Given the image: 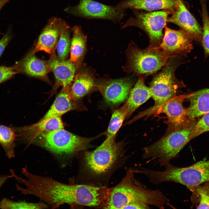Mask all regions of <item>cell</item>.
I'll return each instance as SVG.
<instances>
[{"mask_svg":"<svg viewBox=\"0 0 209 209\" xmlns=\"http://www.w3.org/2000/svg\"><path fill=\"white\" fill-rule=\"evenodd\" d=\"M21 172L26 178L16 174L14 177L25 187L16 184L17 190L25 195L37 197L52 208H58L64 204L72 207H93L98 201L99 191L95 186L62 183L50 177L34 174L29 171L27 167L22 169Z\"/></svg>","mask_w":209,"mask_h":209,"instance_id":"1","label":"cell"},{"mask_svg":"<svg viewBox=\"0 0 209 209\" xmlns=\"http://www.w3.org/2000/svg\"><path fill=\"white\" fill-rule=\"evenodd\" d=\"M134 170L127 169L125 176L117 185L111 188L108 198L102 208L123 209L132 203L152 205L161 209L165 206L175 208L169 199L158 190L149 189L134 177Z\"/></svg>","mask_w":209,"mask_h":209,"instance_id":"2","label":"cell"},{"mask_svg":"<svg viewBox=\"0 0 209 209\" xmlns=\"http://www.w3.org/2000/svg\"><path fill=\"white\" fill-rule=\"evenodd\" d=\"M116 136L106 137L105 141L92 151L84 152L82 168L92 178L106 177L113 172L124 158V144L116 143Z\"/></svg>","mask_w":209,"mask_h":209,"instance_id":"3","label":"cell"},{"mask_svg":"<svg viewBox=\"0 0 209 209\" xmlns=\"http://www.w3.org/2000/svg\"><path fill=\"white\" fill-rule=\"evenodd\" d=\"M192 120L184 126L167 133L157 141L143 149V158L164 166L176 157L191 140L195 123Z\"/></svg>","mask_w":209,"mask_h":209,"instance_id":"4","label":"cell"},{"mask_svg":"<svg viewBox=\"0 0 209 209\" xmlns=\"http://www.w3.org/2000/svg\"><path fill=\"white\" fill-rule=\"evenodd\" d=\"M163 171L152 170L150 174L152 182L158 185L166 182L181 184L193 191L201 183L209 182V160L200 161L189 166L179 167L169 163L164 166Z\"/></svg>","mask_w":209,"mask_h":209,"instance_id":"5","label":"cell"},{"mask_svg":"<svg viewBox=\"0 0 209 209\" xmlns=\"http://www.w3.org/2000/svg\"><path fill=\"white\" fill-rule=\"evenodd\" d=\"M93 139L78 136L62 129L42 133L33 141L56 156L65 158L86 150Z\"/></svg>","mask_w":209,"mask_h":209,"instance_id":"6","label":"cell"},{"mask_svg":"<svg viewBox=\"0 0 209 209\" xmlns=\"http://www.w3.org/2000/svg\"><path fill=\"white\" fill-rule=\"evenodd\" d=\"M127 54L129 72L145 78L164 66L170 59L179 56L169 54L159 47L149 46L141 49L132 43L129 47Z\"/></svg>","mask_w":209,"mask_h":209,"instance_id":"7","label":"cell"},{"mask_svg":"<svg viewBox=\"0 0 209 209\" xmlns=\"http://www.w3.org/2000/svg\"><path fill=\"white\" fill-rule=\"evenodd\" d=\"M179 56L170 59L160 72L156 75L150 84L154 106L146 110L152 114L163 104L176 96L179 90L185 87L183 81L177 80L175 71L181 63Z\"/></svg>","mask_w":209,"mask_h":209,"instance_id":"8","label":"cell"},{"mask_svg":"<svg viewBox=\"0 0 209 209\" xmlns=\"http://www.w3.org/2000/svg\"><path fill=\"white\" fill-rule=\"evenodd\" d=\"M125 10L116 5H107L93 0H80L77 5L68 7L64 9V11L79 17L106 19L118 22L125 16Z\"/></svg>","mask_w":209,"mask_h":209,"instance_id":"9","label":"cell"},{"mask_svg":"<svg viewBox=\"0 0 209 209\" xmlns=\"http://www.w3.org/2000/svg\"><path fill=\"white\" fill-rule=\"evenodd\" d=\"M135 17L129 19L122 28L129 26L138 27L144 30L149 38V46L159 47L163 37V28L167 21L169 14L165 11L147 13H135Z\"/></svg>","mask_w":209,"mask_h":209,"instance_id":"10","label":"cell"},{"mask_svg":"<svg viewBox=\"0 0 209 209\" xmlns=\"http://www.w3.org/2000/svg\"><path fill=\"white\" fill-rule=\"evenodd\" d=\"M192 94L175 96L165 102L154 113H163L167 115L169 125L167 133L184 126L192 120L187 116V109L183 105L184 100Z\"/></svg>","mask_w":209,"mask_h":209,"instance_id":"11","label":"cell"},{"mask_svg":"<svg viewBox=\"0 0 209 209\" xmlns=\"http://www.w3.org/2000/svg\"><path fill=\"white\" fill-rule=\"evenodd\" d=\"M159 48L167 53L186 56L193 49L192 39L183 30H176L167 27Z\"/></svg>","mask_w":209,"mask_h":209,"instance_id":"12","label":"cell"},{"mask_svg":"<svg viewBox=\"0 0 209 209\" xmlns=\"http://www.w3.org/2000/svg\"><path fill=\"white\" fill-rule=\"evenodd\" d=\"M133 85L130 79L125 78L102 81L96 86L109 104L116 105L128 98Z\"/></svg>","mask_w":209,"mask_h":209,"instance_id":"13","label":"cell"},{"mask_svg":"<svg viewBox=\"0 0 209 209\" xmlns=\"http://www.w3.org/2000/svg\"><path fill=\"white\" fill-rule=\"evenodd\" d=\"M174 9L172 16L167 18V21L180 27L192 39L198 41L201 40V28L181 0H176Z\"/></svg>","mask_w":209,"mask_h":209,"instance_id":"14","label":"cell"},{"mask_svg":"<svg viewBox=\"0 0 209 209\" xmlns=\"http://www.w3.org/2000/svg\"><path fill=\"white\" fill-rule=\"evenodd\" d=\"M63 20L55 17L50 18L41 32L34 49L28 54L34 55L40 51L50 55L55 53Z\"/></svg>","mask_w":209,"mask_h":209,"instance_id":"15","label":"cell"},{"mask_svg":"<svg viewBox=\"0 0 209 209\" xmlns=\"http://www.w3.org/2000/svg\"><path fill=\"white\" fill-rule=\"evenodd\" d=\"M48 61L51 70L54 74L55 82L52 90V93L60 86L70 87L73 80L76 70L75 63L70 60H60L55 53L51 55Z\"/></svg>","mask_w":209,"mask_h":209,"instance_id":"16","label":"cell"},{"mask_svg":"<svg viewBox=\"0 0 209 209\" xmlns=\"http://www.w3.org/2000/svg\"><path fill=\"white\" fill-rule=\"evenodd\" d=\"M64 127L61 117H55L41 119L37 123L18 128L16 131L19 136L30 142L42 133L64 129Z\"/></svg>","mask_w":209,"mask_h":209,"instance_id":"17","label":"cell"},{"mask_svg":"<svg viewBox=\"0 0 209 209\" xmlns=\"http://www.w3.org/2000/svg\"><path fill=\"white\" fill-rule=\"evenodd\" d=\"M70 87H63L50 108L41 119L61 117L64 113L71 111L86 109L79 101L71 98L69 93Z\"/></svg>","mask_w":209,"mask_h":209,"instance_id":"18","label":"cell"},{"mask_svg":"<svg viewBox=\"0 0 209 209\" xmlns=\"http://www.w3.org/2000/svg\"><path fill=\"white\" fill-rule=\"evenodd\" d=\"M16 65L19 72L46 80H48V74L51 71L48 60H40L34 55L28 54Z\"/></svg>","mask_w":209,"mask_h":209,"instance_id":"19","label":"cell"},{"mask_svg":"<svg viewBox=\"0 0 209 209\" xmlns=\"http://www.w3.org/2000/svg\"><path fill=\"white\" fill-rule=\"evenodd\" d=\"M145 79L143 76H139L137 82L130 91L127 100L125 103L127 107V118L152 97L149 87L145 84Z\"/></svg>","mask_w":209,"mask_h":209,"instance_id":"20","label":"cell"},{"mask_svg":"<svg viewBox=\"0 0 209 209\" xmlns=\"http://www.w3.org/2000/svg\"><path fill=\"white\" fill-rule=\"evenodd\" d=\"M176 0H125L116 5L126 9L144 10L153 11L161 9H174Z\"/></svg>","mask_w":209,"mask_h":209,"instance_id":"21","label":"cell"},{"mask_svg":"<svg viewBox=\"0 0 209 209\" xmlns=\"http://www.w3.org/2000/svg\"><path fill=\"white\" fill-rule=\"evenodd\" d=\"M188 99L190 105L186 114L191 119L203 116L209 112V89H205L192 93Z\"/></svg>","mask_w":209,"mask_h":209,"instance_id":"22","label":"cell"},{"mask_svg":"<svg viewBox=\"0 0 209 209\" xmlns=\"http://www.w3.org/2000/svg\"><path fill=\"white\" fill-rule=\"evenodd\" d=\"M95 86L93 79L89 74L80 72L75 76L70 87L69 93L73 100L79 101Z\"/></svg>","mask_w":209,"mask_h":209,"instance_id":"23","label":"cell"},{"mask_svg":"<svg viewBox=\"0 0 209 209\" xmlns=\"http://www.w3.org/2000/svg\"><path fill=\"white\" fill-rule=\"evenodd\" d=\"M71 31L73 36L71 41L69 60L75 64L77 70L86 50L87 37L80 26H73Z\"/></svg>","mask_w":209,"mask_h":209,"instance_id":"24","label":"cell"},{"mask_svg":"<svg viewBox=\"0 0 209 209\" xmlns=\"http://www.w3.org/2000/svg\"><path fill=\"white\" fill-rule=\"evenodd\" d=\"M15 130L0 124V144L9 159L15 156Z\"/></svg>","mask_w":209,"mask_h":209,"instance_id":"25","label":"cell"},{"mask_svg":"<svg viewBox=\"0 0 209 209\" xmlns=\"http://www.w3.org/2000/svg\"><path fill=\"white\" fill-rule=\"evenodd\" d=\"M71 28L63 20L59 38L56 49L58 58L64 60L67 59L70 51Z\"/></svg>","mask_w":209,"mask_h":209,"instance_id":"26","label":"cell"},{"mask_svg":"<svg viewBox=\"0 0 209 209\" xmlns=\"http://www.w3.org/2000/svg\"><path fill=\"white\" fill-rule=\"evenodd\" d=\"M126 118L127 107L125 104L118 109L115 110L112 113L108 127L105 133L106 137L115 136Z\"/></svg>","mask_w":209,"mask_h":209,"instance_id":"27","label":"cell"},{"mask_svg":"<svg viewBox=\"0 0 209 209\" xmlns=\"http://www.w3.org/2000/svg\"><path fill=\"white\" fill-rule=\"evenodd\" d=\"M48 207L47 204L43 203L15 201L6 198L3 199L0 202V208L1 209H43Z\"/></svg>","mask_w":209,"mask_h":209,"instance_id":"28","label":"cell"},{"mask_svg":"<svg viewBox=\"0 0 209 209\" xmlns=\"http://www.w3.org/2000/svg\"><path fill=\"white\" fill-rule=\"evenodd\" d=\"M202 15L203 25L202 45L205 53L209 55V17L204 3H202Z\"/></svg>","mask_w":209,"mask_h":209,"instance_id":"29","label":"cell"},{"mask_svg":"<svg viewBox=\"0 0 209 209\" xmlns=\"http://www.w3.org/2000/svg\"><path fill=\"white\" fill-rule=\"evenodd\" d=\"M203 116L195 124L191 135L192 139L202 134L209 131V112Z\"/></svg>","mask_w":209,"mask_h":209,"instance_id":"30","label":"cell"},{"mask_svg":"<svg viewBox=\"0 0 209 209\" xmlns=\"http://www.w3.org/2000/svg\"><path fill=\"white\" fill-rule=\"evenodd\" d=\"M206 186L198 190L196 189L200 196V202L197 209H209V185Z\"/></svg>","mask_w":209,"mask_h":209,"instance_id":"31","label":"cell"},{"mask_svg":"<svg viewBox=\"0 0 209 209\" xmlns=\"http://www.w3.org/2000/svg\"><path fill=\"white\" fill-rule=\"evenodd\" d=\"M19 72L16 65L11 67L0 66V83Z\"/></svg>","mask_w":209,"mask_h":209,"instance_id":"32","label":"cell"},{"mask_svg":"<svg viewBox=\"0 0 209 209\" xmlns=\"http://www.w3.org/2000/svg\"><path fill=\"white\" fill-rule=\"evenodd\" d=\"M11 38L9 33H6L0 40V57L2 54Z\"/></svg>","mask_w":209,"mask_h":209,"instance_id":"33","label":"cell"},{"mask_svg":"<svg viewBox=\"0 0 209 209\" xmlns=\"http://www.w3.org/2000/svg\"><path fill=\"white\" fill-rule=\"evenodd\" d=\"M150 208L149 205L140 203H132L129 204L125 207L123 209H149Z\"/></svg>","mask_w":209,"mask_h":209,"instance_id":"34","label":"cell"},{"mask_svg":"<svg viewBox=\"0 0 209 209\" xmlns=\"http://www.w3.org/2000/svg\"><path fill=\"white\" fill-rule=\"evenodd\" d=\"M11 178L12 177L11 175H0V188L8 179Z\"/></svg>","mask_w":209,"mask_h":209,"instance_id":"35","label":"cell"},{"mask_svg":"<svg viewBox=\"0 0 209 209\" xmlns=\"http://www.w3.org/2000/svg\"><path fill=\"white\" fill-rule=\"evenodd\" d=\"M9 0H0V9Z\"/></svg>","mask_w":209,"mask_h":209,"instance_id":"36","label":"cell"}]
</instances>
